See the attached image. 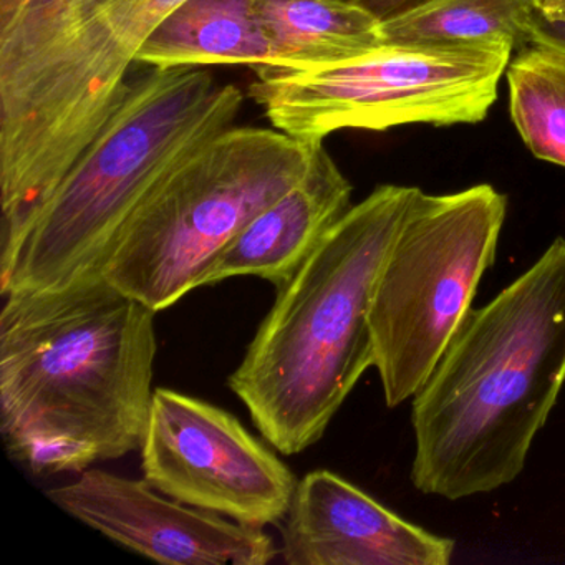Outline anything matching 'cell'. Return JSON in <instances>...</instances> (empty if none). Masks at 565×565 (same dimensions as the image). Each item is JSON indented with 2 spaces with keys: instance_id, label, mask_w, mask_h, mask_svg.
Returning <instances> with one entry per match:
<instances>
[{
  "instance_id": "ba28073f",
  "label": "cell",
  "mask_w": 565,
  "mask_h": 565,
  "mask_svg": "<svg viewBox=\"0 0 565 565\" xmlns=\"http://www.w3.org/2000/svg\"><path fill=\"white\" fill-rule=\"evenodd\" d=\"M514 47L385 44L359 57L257 75L250 97L276 130L320 143L340 130L475 125L488 117Z\"/></svg>"
},
{
  "instance_id": "5b68a950",
  "label": "cell",
  "mask_w": 565,
  "mask_h": 565,
  "mask_svg": "<svg viewBox=\"0 0 565 565\" xmlns=\"http://www.w3.org/2000/svg\"><path fill=\"white\" fill-rule=\"evenodd\" d=\"M186 0H95L47 51L0 74V266L100 137L145 42Z\"/></svg>"
},
{
  "instance_id": "44dd1931",
  "label": "cell",
  "mask_w": 565,
  "mask_h": 565,
  "mask_svg": "<svg viewBox=\"0 0 565 565\" xmlns=\"http://www.w3.org/2000/svg\"><path fill=\"white\" fill-rule=\"evenodd\" d=\"M562 2H564V0H539V9H541V12L552 11V9L561 6Z\"/></svg>"
},
{
  "instance_id": "2e32d148",
  "label": "cell",
  "mask_w": 565,
  "mask_h": 565,
  "mask_svg": "<svg viewBox=\"0 0 565 565\" xmlns=\"http://www.w3.org/2000/svg\"><path fill=\"white\" fill-rule=\"evenodd\" d=\"M509 114L539 160L565 168V47L535 41L509 62Z\"/></svg>"
},
{
  "instance_id": "d6986e66",
  "label": "cell",
  "mask_w": 565,
  "mask_h": 565,
  "mask_svg": "<svg viewBox=\"0 0 565 565\" xmlns=\"http://www.w3.org/2000/svg\"><path fill=\"white\" fill-rule=\"evenodd\" d=\"M535 41L552 42V44L565 47V22L551 21L545 19L539 12L537 31H535Z\"/></svg>"
},
{
  "instance_id": "8992f818",
  "label": "cell",
  "mask_w": 565,
  "mask_h": 565,
  "mask_svg": "<svg viewBox=\"0 0 565 565\" xmlns=\"http://www.w3.org/2000/svg\"><path fill=\"white\" fill-rule=\"evenodd\" d=\"M320 143L234 127L174 170L135 211L100 267L111 286L154 312L203 287L224 247L299 183Z\"/></svg>"
},
{
  "instance_id": "7c38bea8",
  "label": "cell",
  "mask_w": 565,
  "mask_h": 565,
  "mask_svg": "<svg viewBox=\"0 0 565 565\" xmlns=\"http://www.w3.org/2000/svg\"><path fill=\"white\" fill-rule=\"evenodd\" d=\"M352 184L322 145L306 177L224 247L203 287L233 277H259L279 289L352 207Z\"/></svg>"
},
{
  "instance_id": "30bf717a",
  "label": "cell",
  "mask_w": 565,
  "mask_h": 565,
  "mask_svg": "<svg viewBox=\"0 0 565 565\" xmlns=\"http://www.w3.org/2000/svg\"><path fill=\"white\" fill-rule=\"evenodd\" d=\"M45 495L115 544L170 565H266L279 555L263 527L193 508L145 479L87 469Z\"/></svg>"
},
{
  "instance_id": "4fadbf2b",
  "label": "cell",
  "mask_w": 565,
  "mask_h": 565,
  "mask_svg": "<svg viewBox=\"0 0 565 565\" xmlns=\"http://www.w3.org/2000/svg\"><path fill=\"white\" fill-rule=\"evenodd\" d=\"M274 55L270 72L359 57L385 44L382 21L355 0H246Z\"/></svg>"
},
{
  "instance_id": "52a82bcc",
  "label": "cell",
  "mask_w": 565,
  "mask_h": 565,
  "mask_svg": "<svg viewBox=\"0 0 565 565\" xmlns=\"http://www.w3.org/2000/svg\"><path fill=\"white\" fill-rule=\"evenodd\" d=\"M508 198L491 184L419 190L386 254L370 307L375 369L388 408L413 398L494 266Z\"/></svg>"
},
{
  "instance_id": "8fae6325",
  "label": "cell",
  "mask_w": 565,
  "mask_h": 565,
  "mask_svg": "<svg viewBox=\"0 0 565 565\" xmlns=\"http://www.w3.org/2000/svg\"><path fill=\"white\" fill-rule=\"evenodd\" d=\"M280 524L289 565H448L456 548L327 469L297 482Z\"/></svg>"
},
{
  "instance_id": "7a4b0ae2",
  "label": "cell",
  "mask_w": 565,
  "mask_h": 565,
  "mask_svg": "<svg viewBox=\"0 0 565 565\" xmlns=\"http://www.w3.org/2000/svg\"><path fill=\"white\" fill-rule=\"evenodd\" d=\"M565 383V237L471 309L413 396L412 482L448 501L495 491L525 468Z\"/></svg>"
},
{
  "instance_id": "ffe728a7",
  "label": "cell",
  "mask_w": 565,
  "mask_h": 565,
  "mask_svg": "<svg viewBox=\"0 0 565 565\" xmlns=\"http://www.w3.org/2000/svg\"><path fill=\"white\" fill-rule=\"evenodd\" d=\"M545 19H551V21H561L565 22V0L557 8L552 9V11L541 12Z\"/></svg>"
},
{
  "instance_id": "277c9868",
  "label": "cell",
  "mask_w": 565,
  "mask_h": 565,
  "mask_svg": "<svg viewBox=\"0 0 565 565\" xmlns=\"http://www.w3.org/2000/svg\"><path fill=\"white\" fill-rule=\"evenodd\" d=\"M244 95L196 67L150 68L100 137L39 211L0 294L44 292L100 276L125 224L148 196L217 135L236 125Z\"/></svg>"
},
{
  "instance_id": "9a60e30c",
  "label": "cell",
  "mask_w": 565,
  "mask_h": 565,
  "mask_svg": "<svg viewBox=\"0 0 565 565\" xmlns=\"http://www.w3.org/2000/svg\"><path fill=\"white\" fill-rule=\"evenodd\" d=\"M539 0H426L382 21L390 44H532L537 31Z\"/></svg>"
},
{
  "instance_id": "5bb4252c",
  "label": "cell",
  "mask_w": 565,
  "mask_h": 565,
  "mask_svg": "<svg viewBox=\"0 0 565 565\" xmlns=\"http://www.w3.org/2000/svg\"><path fill=\"white\" fill-rule=\"evenodd\" d=\"M160 71L201 65L274 67V55L246 0H186L174 9L137 55Z\"/></svg>"
},
{
  "instance_id": "9c48e42d",
  "label": "cell",
  "mask_w": 565,
  "mask_h": 565,
  "mask_svg": "<svg viewBox=\"0 0 565 565\" xmlns=\"http://www.w3.org/2000/svg\"><path fill=\"white\" fill-rule=\"evenodd\" d=\"M143 479L157 491L241 524H280L297 478L226 409L157 388L141 441Z\"/></svg>"
},
{
  "instance_id": "ac0fdd59",
  "label": "cell",
  "mask_w": 565,
  "mask_h": 565,
  "mask_svg": "<svg viewBox=\"0 0 565 565\" xmlns=\"http://www.w3.org/2000/svg\"><path fill=\"white\" fill-rule=\"evenodd\" d=\"M355 2L369 9L380 21H385V19L402 14V12L408 11V9L423 4L426 0H355Z\"/></svg>"
},
{
  "instance_id": "e0dca14e",
  "label": "cell",
  "mask_w": 565,
  "mask_h": 565,
  "mask_svg": "<svg viewBox=\"0 0 565 565\" xmlns=\"http://www.w3.org/2000/svg\"><path fill=\"white\" fill-rule=\"evenodd\" d=\"M95 0H0V74L47 51Z\"/></svg>"
},
{
  "instance_id": "6da1fadb",
  "label": "cell",
  "mask_w": 565,
  "mask_h": 565,
  "mask_svg": "<svg viewBox=\"0 0 565 565\" xmlns=\"http://www.w3.org/2000/svg\"><path fill=\"white\" fill-rule=\"evenodd\" d=\"M2 297L0 431L9 456L49 476L140 449L158 312L102 276Z\"/></svg>"
},
{
  "instance_id": "3957f363",
  "label": "cell",
  "mask_w": 565,
  "mask_h": 565,
  "mask_svg": "<svg viewBox=\"0 0 565 565\" xmlns=\"http://www.w3.org/2000/svg\"><path fill=\"white\" fill-rule=\"evenodd\" d=\"M419 188L383 184L350 207L277 289L227 385L277 451L322 439L363 373L375 366L370 307L386 254Z\"/></svg>"
}]
</instances>
